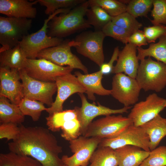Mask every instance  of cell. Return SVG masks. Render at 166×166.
Listing matches in <instances>:
<instances>
[{
  "instance_id": "obj_1",
  "label": "cell",
  "mask_w": 166,
  "mask_h": 166,
  "mask_svg": "<svg viewBox=\"0 0 166 166\" xmlns=\"http://www.w3.org/2000/svg\"><path fill=\"white\" fill-rule=\"evenodd\" d=\"M19 125L17 137L8 144L10 152L30 156L43 166H60L62 162L58 155L62 148L49 130L40 126Z\"/></svg>"
},
{
  "instance_id": "obj_2",
  "label": "cell",
  "mask_w": 166,
  "mask_h": 166,
  "mask_svg": "<svg viewBox=\"0 0 166 166\" xmlns=\"http://www.w3.org/2000/svg\"><path fill=\"white\" fill-rule=\"evenodd\" d=\"M89 7V2L85 0L68 12L53 17L48 23V36L62 38L91 27L84 18Z\"/></svg>"
},
{
  "instance_id": "obj_3",
  "label": "cell",
  "mask_w": 166,
  "mask_h": 166,
  "mask_svg": "<svg viewBox=\"0 0 166 166\" xmlns=\"http://www.w3.org/2000/svg\"><path fill=\"white\" fill-rule=\"evenodd\" d=\"M70 9H62L56 10L44 21L43 25L36 32L28 34L19 42V45L27 58L35 59L38 54L42 50L57 46L63 41V38L48 36V23L51 19L58 14L69 12Z\"/></svg>"
},
{
  "instance_id": "obj_4",
  "label": "cell",
  "mask_w": 166,
  "mask_h": 166,
  "mask_svg": "<svg viewBox=\"0 0 166 166\" xmlns=\"http://www.w3.org/2000/svg\"><path fill=\"white\" fill-rule=\"evenodd\" d=\"M141 89L159 92L166 86V65L151 57L140 61L136 78Z\"/></svg>"
},
{
  "instance_id": "obj_5",
  "label": "cell",
  "mask_w": 166,
  "mask_h": 166,
  "mask_svg": "<svg viewBox=\"0 0 166 166\" xmlns=\"http://www.w3.org/2000/svg\"><path fill=\"white\" fill-rule=\"evenodd\" d=\"M32 24L30 19L0 16V52L19 45L28 34Z\"/></svg>"
},
{
  "instance_id": "obj_6",
  "label": "cell",
  "mask_w": 166,
  "mask_h": 166,
  "mask_svg": "<svg viewBox=\"0 0 166 166\" xmlns=\"http://www.w3.org/2000/svg\"><path fill=\"white\" fill-rule=\"evenodd\" d=\"M109 115L91 123L83 136L87 137H97L101 138H115L133 124L128 117L121 115Z\"/></svg>"
},
{
  "instance_id": "obj_7",
  "label": "cell",
  "mask_w": 166,
  "mask_h": 166,
  "mask_svg": "<svg viewBox=\"0 0 166 166\" xmlns=\"http://www.w3.org/2000/svg\"><path fill=\"white\" fill-rule=\"evenodd\" d=\"M105 36L102 31L83 32L72 40L77 52L95 63L100 67L104 63L103 43Z\"/></svg>"
},
{
  "instance_id": "obj_8",
  "label": "cell",
  "mask_w": 166,
  "mask_h": 166,
  "mask_svg": "<svg viewBox=\"0 0 166 166\" xmlns=\"http://www.w3.org/2000/svg\"><path fill=\"white\" fill-rule=\"evenodd\" d=\"M23 69L29 76L45 82H55L56 78L71 73L73 69L61 66L43 58H27Z\"/></svg>"
},
{
  "instance_id": "obj_9",
  "label": "cell",
  "mask_w": 166,
  "mask_h": 166,
  "mask_svg": "<svg viewBox=\"0 0 166 166\" xmlns=\"http://www.w3.org/2000/svg\"><path fill=\"white\" fill-rule=\"evenodd\" d=\"M72 41L64 40L60 45L44 49L38 54L37 58L49 61L61 66H69L73 69H79L88 74L87 68L71 51Z\"/></svg>"
},
{
  "instance_id": "obj_10",
  "label": "cell",
  "mask_w": 166,
  "mask_h": 166,
  "mask_svg": "<svg viewBox=\"0 0 166 166\" xmlns=\"http://www.w3.org/2000/svg\"><path fill=\"white\" fill-rule=\"evenodd\" d=\"M102 140L83 136L69 141V147L74 154L70 156H63L61 159L62 163L68 166H87Z\"/></svg>"
},
{
  "instance_id": "obj_11",
  "label": "cell",
  "mask_w": 166,
  "mask_h": 166,
  "mask_svg": "<svg viewBox=\"0 0 166 166\" xmlns=\"http://www.w3.org/2000/svg\"><path fill=\"white\" fill-rule=\"evenodd\" d=\"M23 86L24 97L37 101L46 104L49 107L54 101L53 96L57 91L55 82L41 81L28 76L25 71H19Z\"/></svg>"
},
{
  "instance_id": "obj_12",
  "label": "cell",
  "mask_w": 166,
  "mask_h": 166,
  "mask_svg": "<svg viewBox=\"0 0 166 166\" xmlns=\"http://www.w3.org/2000/svg\"><path fill=\"white\" fill-rule=\"evenodd\" d=\"M166 108V99L154 93L149 94L145 100L136 103L128 117L133 125L140 126L151 120Z\"/></svg>"
},
{
  "instance_id": "obj_13",
  "label": "cell",
  "mask_w": 166,
  "mask_h": 166,
  "mask_svg": "<svg viewBox=\"0 0 166 166\" xmlns=\"http://www.w3.org/2000/svg\"><path fill=\"white\" fill-rule=\"evenodd\" d=\"M112 84L111 95L124 107L131 106L137 102L141 89L136 79L124 73H116Z\"/></svg>"
},
{
  "instance_id": "obj_14",
  "label": "cell",
  "mask_w": 166,
  "mask_h": 166,
  "mask_svg": "<svg viewBox=\"0 0 166 166\" xmlns=\"http://www.w3.org/2000/svg\"><path fill=\"white\" fill-rule=\"evenodd\" d=\"M127 145L136 146L150 151L148 136L141 126H136L133 124L115 138L102 139L98 146L109 147L115 150Z\"/></svg>"
},
{
  "instance_id": "obj_15",
  "label": "cell",
  "mask_w": 166,
  "mask_h": 166,
  "mask_svg": "<svg viewBox=\"0 0 166 166\" xmlns=\"http://www.w3.org/2000/svg\"><path fill=\"white\" fill-rule=\"evenodd\" d=\"M55 82L57 86V95L51 106L45 110L49 115L62 112L64 102L70 96L76 93H86L75 75L69 73L57 77Z\"/></svg>"
},
{
  "instance_id": "obj_16",
  "label": "cell",
  "mask_w": 166,
  "mask_h": 166,
  "mask_svg": "<svg viewBox=\"0 0 166 166\" xmlns=\"http://www.w3.org/2000/svg\"><path fill=\"white\" fill-rule=\"evenodd\" d=\"M78 94L81 100V107H76L74 109L77 112V118L80 124L82 135L92 120L97 117L127 113L132 107H124L119 109H112L99 103L97 105L94 103H90L83 93H78Z\"/></svg>"
},
{
  "instance_id": "obj_17",
  "label": "cell",
  "mask_w": 166,
  "mask_h": 166,
  "mask_svg": "<svg viewBox=\"0 0 166 166\" xmlns=\"http://www.w3.org/2000/svg\"><path fill=\"white\" fill-rule=\"evenodd\" d=\"M18 70L0 67V96L18 106L24 97L23 86Z\"/></svg>"
},
{
  "instance_id": "obj_18",
  "label": "cell",
  "mask_w": 166,
  "mask_h": 166,
  "mask_svg": "<svg viewBox=\"0 0 166 166\" xmlns=\"http://www.w3.org/2000/svg\"><path fill=\"white\" fill-rule=\"evenodd\" d=\"M137 47L130 43L125 44L119 51L117 63L112 73H124L136 79L139 65L136 50Z\"/></svg>"
},
{
  "instance_id": "obj_19",
  "label": "cell",
  "mask_w": 166,
  "mask_h": 166,
  "mask_svg": "<svg viewBox=\"0 0 166 166\" xmlns=\"http://www.w3.org/2000/svg\"><path fill=\"white\" fill-rule=\"evenodd\" d=\"M38 3L37 0H0V13L8 17L34 18L37 10L34 5Z\"/></svg>"
},
{
  "instance_id": "obj_20",
  "label": "cell",
  "mask_w": 166,
  "mask_h": 166,
  "mask_svg": "<svg viewBox=\"0 0 166 166\" xmlns=\"http://www.w3.org/2000/svg\"><path fill=\"white\" fill-rule=\"evenodd\" d=\"M74 75L78 81L86 90V93L90 100H96V94L100 96H108L111 94V90L107 89L103 86L101 81L103 74L100 70L90 74H82L76 71Z\"/></svg>"
},
{
  "instance_id": "obj_21",
  "label": "cell",
  "mask_w": 166,
  "mask_h": 166,
  "mask_svg": "<svg viewBox=\"0 0 166 166\" xmlns=\"http://www.w3.org/2000/svg\"><path fill=\"white\" fill-rule=\"evenodd\" d=\"M118 166H140L150 152L138 147L125 145L115 150Z\"/></svg>"
},
{
  "instance_id": "obj_22",
  "label": "cell",
  "mask_w": 166,
  "mask_h": 166,
  "mask_svg": "<svg viewBox=\"0 0 166 166\" xmlns=\"http://www.w3.org/2000/svg\"><path fill=\"white\" fill-rule=\"evenodd\" d=\"M140 126L148 136L150 151L156 148L166 136V118L160 114Z\"/></svg>"
},
{
  "instance_id": "obj_23",
  "label": "cell",
  "mask_w": 166,
  "mask_h": 166,
  "mask_svg": "<svg viewBox=\"0 0 166 166\" xmlns=\"http://www.w3.org/2000/svg\"><path fill=\"white\" fill-rule=\"evenodd\" d=\"M27 58L19 44L0 52V67L18 71L23 69Z\"/></svg>"
},
{
  "instance_id": "obj_24",
  "label": "cell",
  "mask_w": 166,
  "mask_h": 166,
  "mask_svg": "<svg viewBox=\"0 0 166 166\" xmlns=\"http://www.w3.org/2000/svg\"><path fill=\"white\" fill-rule=\"evenodd\" d=\"M24 119L25 116L18 106L12 103L7 98L0 96V124L12 123L19 125Z\"/></svg>"
},
{
  "instance_id": "obj_25",
  "label": "cell",
  "mask_w": 166,
  "mask_h": 166,
  "mask_svg": "<svg viewBox=\"0 0 166 166\" xmlns=\"http://www.w3.org/2000/svg\"><path fill=\"white\" fill-rule=\"evenodd\" d=\"M156 43H150L147 49L137 47V57L140 61L146 57H152L166 65V35L159 38Z\"/></svg>"
},
{
  "instance_id": "obj_26",
  "label": "cell",
  "mask_w": 166,
  "mask_h": 166,
  "mask_svg": "<svg viewBox=\"0 0 166 166\" xmlns=\"http://www.w3.org/2000/svg\"><path fill=\"white\" fill-rule=\"evenodd\" d=\"M93 154L89 166H118L115 150L109 147H99Z\"/></svg>"
},
{
  "instance_id": "obj_27",
  "label": "cell",
  "mask_w": 166,
  "mask_h": 166,
  "mask_svg": "<svg viewBox=\"0 0 166 166\" xmlns=\"http://www.w3.org/2000/svg\"><path fill=\"white\" fill-rule=\"evenodd\" d=\"M0 166H43L38 161L28 156L11 152L0 154Z\"/></svg>"
},
{
  "instance_id": "obj_28",
  "label": "cell",
  "mask_w": 166,
  "mask_h": 166,
  "mask_svg": "<svg viewBox=\"0 0 166 166\" xmlns=\"http://www.w3.org/2000/svg\"><path fill=\"white\" fill-rule=\"evenodd\" d=\"M89 7L86 14L87 20L91 26L94 27L95 30L101 31L107 24L112 21L113 17L99 6L94 5Z\"/></svg>"
},
{
  "instance_id": "obj_29",
  "label": "cell",
  "mask_w": 166,
  "mask_h": 166,
  "mask_svg": "<svg viewBox=\"0 0 166 166\" xmlns=\"http://www.w3.org/2000/svg\"><path fill=\"white\" fill-rule=\"evenodd\" d=\"M77 118V112L74 109L54 113L49 115L45 118L48 129L55 132L59 131L66 122Z\"/></svg>"
},
{
  "instance_id": "obj_30",
  "label": "cell",
  "mask_w": 166,
  "mask_h": 166,
  "mask_svg": "<svg viewBox=\"0 0 166 166\" xmlns=\"http://www.w3.org/2000/svg\"><path fill=\"white\" fill-rule=\"evenodd\" d=\"M89 7L97 6L104 9L112 17L127 12V5L121 0H89Z\"/></svg>"
},
{
  "instance_id": "obj_31",
  "label": "cell",
  "mask_w": 166,
  "mask_h": 166,
  "mask_svg": "<svg viewBox=\"0 0 166 166\" xmlns=\"http://www.w3.org/2000/svg\"><path fill=\"white\" fill-rule=\"evenodd\" d=\"M43 103L24 97L18 106L23 114L30 116L34 121H38L41 113L46 108Z\"/></svg>"
},
{
  "instance_id": "obj_32",
  "label": "cell",
  "mask_w": 166,
  "mask_h": 166,
  "mask_svg": "<svg viewBox=\"0 0 166 166\" xmlns=\"http://www.w3.org/2000/svg\"><path fill=\"white\" fill-rule=\"evenodd\" d=\"M121 1L127 5V12L136 18L139 17H147L153 6V0Z\"/></svg>"
},
{
  "instance_id": "obj_33",
  "label": "cell",
  "mask_w": 166,
  "mask_h": 166,
  "mask_svg": "<svg viewBox=\"0 0 166 166\" xmlns=\"http://www.w3.org/2000/svg\"><path fill=\"white\" fill-rule=\"evenodd\" d=\"M85 0H37L40 5L46 7L45 14L51 15L62 9H72L84 2Z\"/></svg>"
},
{
  "instance_id": "obj_34",
  "label": "cell",
  "mask_w": 166,
  "mask_h": 166,
  "mask_svg": "<svg viewBox=\"0 0 166 166\" xmlns=\"http://www.w3.org/2000/svg\"><path fill=\"white\" fill-rule=\"evenodd\" d=\"M112 22L132 34L139 30L142 26L141 23L127 12L113 17Z\"/></svg>"
},
{
  "instance_id": "obj_35",
  "label": "cell",
  "mask_w": 166,
  "mask_h": 166,
  "mask_svg": "<svg viewBox=\"0 0 166 166\" xmlns=\"http://www.w3.org/2000/svg\"><path fill=\"white\" fill-rule=\"evenodd\" d=\"M101 31L105 36H109L126 44L132 34L126 30L116 25L112 21L107 24Z\"/></svg>"
},
{
  "instance_id": "obj_36",
  "label": "cell",
  "mask_w": 166,
  "mask_h": 166,
  "mask_svg": "<svg viewBox=\"0 0 166 166\" xmlns=\"http://www.w3.org/2000/svg\"><path fill=\"white\" fill-rule=\"evenodd\" d=\"M166 166V146L156 147L151 151L148 157L140 166Z\"/></svg>"
},
{
  "instance_id": "obj_37",
  "label": "cell",
  "mask_w": 166,
  "mask_h": 166,
  "mask_svg": "<svg viewBox=\"0 0 166 166\" xmlns=\"http://www.w3.org/2000/svg\"><path fill=\"white\" fill-rule=\"evenodd\" d=\"M61 129V137L69 141L77 138L82 134L80 124L77 118L65 122Z\"/></svg>"
},
{
  "instance_id": "obj_38",
  "label": "cell",
  "mask_w": 166,
  "mask_h": 166,
  "mask_svg": "<svg viewBox=\"0 0 166 166\" xmlns=\"http://www.w3.org/2000/svg\"><path fill=\"white\" fill-rule=\"evenodd\" d=\"M153 8L150 20L153 25H166V0H153Z\"/></svg>"
},
{
  "instance_id": "obj_39",
  "label": "cell",
  "mask_w": 166,
  "mask_h": 166,
  "mask_svg": "<svg viewBox=\"0 0 166 166\" xmlns=\"http://www.w3.org/2000/svg\"><path fill=\"white\" fill-rule=\"evenodd\" d=\"M143 31L148 43H154L160 37L166 35V26L163 25L145 27Z\"/></svg>"
},
{
  "instance_id": "obj_40",
  "label": "cell",
  "mask_w": 166,
  "mask_h": 166,
  "mask_svg": "<svg viewBox=\"0 0 166 166\" xmlns=\"http://www.w3.org/2000/svg\"><path fill=\"white\" fill-rule=\"evenodd\" d=\"M18 124L12 123H2L0 125V139L6 138L7 140H15L20 131Z\"/></svg>"
},
{
  "instance_id": "obj_41",
  "label": "cell",
  "mask_w": 166,
  "mask_h": 166,
  "mask_svg": "<svg viewBox=\"0 0 166 166\" xmlns=\"http://www.w3.org/2000/svg\"><path fill=\"white\" fill-rule=\"evenodd\" d=\"M128 43L137 47H141V46L147 45L148 42L143 31L139 30L130 36L128 40Z\"/></svg>"
},
{
  "instance_id": "obj_42",
  "label": "cell",
  "mask_w": 166,
  "mask_h": 166,
  "mask_svg": "<svg viewBox=\"0 0 166 166\" xmlns=\"http://www.w3.org/2000/svg\"><path fill=\"white\" fill-rule=\"evenodd\" d=\"M119 51L118 47H115L109 61L107 63H104L100 67V70L103 74H108L112 73L114 67L113 63L118 59Z\"/></svg>"
},
{
  "instance_id": "obj_43",
  "label": "cell",
  "mask_w": 166,
  "mask_h": 166,
  "mask_svg": "<svg viewBox=\"0 0 166 166\" xmlns=\"http://www.w3.org/2000/svg\"><path fill=\"white\" fill-rule=\"evenodd\" d=\"M60 166H68L65 164H63L62 163L60 164Z\"/></svg>"
},
{
  "instance_id": "obj_44",
  "label": "cell",
  "mask_w": 166,
  "mask_h": 166,
  "mask_svg": "<svg viewBox=\"0 0 166 166\" xmlns=\"http://www.w3.org/2000/svg\"></svg>"
}]
</instances>
